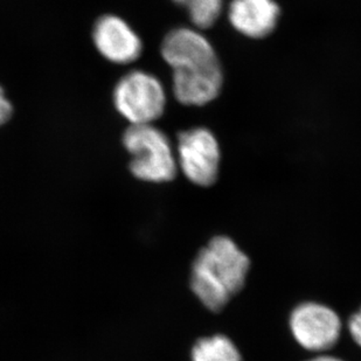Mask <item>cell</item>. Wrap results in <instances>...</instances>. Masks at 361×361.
Returning a JSON list of instances; mask_svg holds the SVG:
<instances>
[{"mask_svg": "<svg viewBox=\"0 0 361 361\" xmlns=\"http://www.w3.org/2000/svg\"><path fill=\"white\" fill-rule=\"evenodd\" d=\"M220 147L204 128L183 131L178 137L177 164L185 177L199 186L214 184L220 167Z\"/></svg>", "mask_w": 361, "mask_h": 361, "instance_id": "obj_5", "label": "cell"}, {"mask_svg": "<svg viewBox=\"0 0 361 361\" xmlns=\"http://www.w3.org/2000/svg\"><path fill=\"white\" fill-rule=\"evenodd\" d=\"M123 145L131 156V173L147 183H167L177 174V158L166 135L154 124L130 126Z\"/></svg>", "mask_w": 361, "mask_h": 361, "instance_id": "obj_3", "label": "cell"}, {"mask_svg": "<svg viewBox=\"0 0 361 361\" xmlns=\"http://www.w3.org/2000/svg\"><path fill=\"white\" fill-rule=\"evenodd\" d=\"M188 10L192 23L199 28L211 27L221 14L224 0H173Z\"/></svg>", "mask_w": 361, "mask_h": 361, "instance_id": "obj_10", "label": "cell"}, {"mask_svg": "<svg viewBox=\"0 0 361 361\" xmlns=\"http://www.w3.org/2000/svg\"><path fill=\"white\" fill-rule=\"evenodd\" d=\"M114 104L130 126L154 124L163 115L166 94L161 82L150 73L133 71L115 85Z\"/></svg>", "mask_w": 361, "mask_h": 361, "instance_id": "obj_4", "label": "cell"}, {"mask_svg": "<svg viewBox=\"0 0 361 361\" xmlns=\"http://www.w3.org/2000/svg\"><path fill=\"white\" fill-rule=\"evenodd\" d=\"M92 41L103 58L116 65H129L140 58L143 44L140 35L122 18L108 14L96 21Z\"/></svg>", "mask_w": 361, "mask_h": 361, "instance_id": "obj_7", "label": "cell"}, {"mask_svg": "<svg viewBox=\"0 0 361 361\" xmlns=\"http://www.w3.org/2000/svg\"><path fill=\"white\" fill-rule=\"evenodd\" d=\"M192 359L193 361H242L234 343L222 334L200 339L193 348Z\"/></svg>", "mask_w": 361, "mask_h": 361, "instance_id": "obj_9", "label": "cell"}, {"mask_svg": "<svg viewBox=\"0 0 361 361\" xmlns=\"http://www.w3.org/2000/svg\"><path fill=\"white\" fill-rule=\"evenodd\" d=\"M250 261L235 242L216 236L201 249L192 268L191 288L204 307L219 312L245 286Z\"/></svg>", "mask_w": 361, "mask_h": 361, "instance_id": "obj_2", "label": "cell"}, {"mask_svg": "<svg viewBox=\"0 0 361 361\" xmlns=\"http://www.w3.org/2000/svg\"><path fill=\"white\" fill-rule=\"evenodd\" d=\"M348 329L355 343L361 348V310L358 314H353L348 322Z\"/></svg>", "mask_w": 361, "mask_h": 361, "instance_id": "obj_12", "label": "cell"}, {"mask_svg": "<svg viewBox=\"0 0 361 361\" xmlns=\"http://www.w3.org/2000/svg\"><path fill=\"white\" fill-rule=\"evenodd\" d=\"M290 329L297 343L309 351L334 348L341 337V318L332 309L318 303H303L290 316Z\"/></svg>", "mask_w": 361, "mask_h": 361, "instance_id": "obj_6", "label": "cell"}, {"mask_svg": "<svg viewBox=\"0 0 361 361\" xmlns=\"http://www.w3.org/2000/svg\"><path fill=\"white\" fill-rule=\"evenodd\" d=\"M13 114V106L11 104L10 99L5 95L4 89L0 87V126L10 121Z\"/></svg>", "mask_w": 361, "mask_h": 361, "instance_id": "obj_11", "label": "cell"}, {"mask_svg": "<svg viewBox=\"0 0 361 361\" xmlns=\"http://www.w3.org/2000/svg\"><path fill=\"white\" fill-rule=\"evenodd\" d=\"M161 56L173 71V94L185 106H201L221 92V65L211 42L192 28L171 31L161 44Z\"/></svg>", "mask_w": 361, "mask_h": 361, "instance_id": "obj_1", "label": "cell"}, {"mask_svg": "<svg viewBox=\"0 0 361 361\" xmlns=\"http://www.w3.org/2000/svg\"><path fill=\"white\" fill-rule=\"evenodd\" d=\"M307 361H343L341 359L334 358V357H331V355H319V357H316V358L310 359V360Z\"/></svg>", "mask_w": 361, "mask_h": 361, "instance_id": "obj_13", "label": "cell"}, {"mask_svg": "<svg viewBox=\"0 0 361 361\" xmlns=\"http://www.w3.org/2000/svg\"><path fill=\"white\" fill-rule=\"evenodd\" d=\"M280 7L274 0H233L228 19L233 27L248 38H266L276 27Z\"/></svg>", "mask_w": 361, "mask_h": 361, "instance_id": "obj_8", "label": "cell"}]
</instances>
